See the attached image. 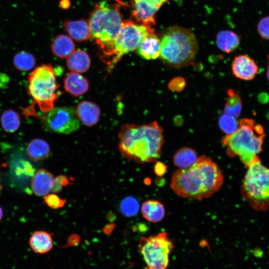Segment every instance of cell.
Here are the masks:
<instances>
[{
    "label": "cell",
    "mask_w": 269,
    "mask_h": 269,
    "mask_svg": "<svg viewBox=\"0 0 269 269\" xmlns=\"http://www.w3.org/2000/svg\"><path fill=\"white\" fill-rule=\"evenodd\" d=\"M65 90L75 97L85 94L89 89L87 79L78 72H71L66 75L64 82Z\"/></svg>",
    "instance_id": "obj_17"
},
{
    "label": "cell",
    "mask_w": 269,
    "mask_h": 269,
    "mask_svg": "<svg viewBox=\"0 0 269 269\" xmlns=\"http://www.w3.org/2000/svg\"><path fill=\"white\" fill-rule=\"evenodd\" d=\"M44 200L47 205L53 209L62 208L66 202L65 199L61 198L55 193L47 194Z\"/></svg>",
    "instance_id": "obj_30"
},
{
    "label": "cell",
    "mask_w": 269,
    "mask_h": 269,
    "mask_svg": "<svg viewBox=\"0 0 269 269\" xmlns=\"http://www.w3.org/2000/svg\"><path fill=\"white\" fill-rule=\"evenodd\" d=\"M154 33L151 27L138 24L130 20L123 21L119 33L106 56H105L112 70L125 54L136 50L144 39Z\"/></svg>",
    "instance_id": "obj_8"
},
{
    "label": "cell",
    "mask_w": 269,
    "mask_h": 269,
    "mask_svg": "<svg viewBox=\"0 0 269 269\" xmlns=\"http://www.w3.org/2000/svg\"><path fill=\"white\" fill-rule=\"evenodd\" d=\"M115 225L113 224H110L106 225L104 229L103 232L107 235L110 234L114 229Z\"/></svg>",
    "instance_id": "obj_36"
},
{
    "label": "cell",
    "mask_w": 269,
    "mask_h": 269,
    "mask_svg": "<svg viewBox=\"0 0 269 269\" xmlns=\"http://www.w3.org/2000/svg\"><path fill=\"white\" fill-rule=\"evenodd\" d=\"M3 215V210L0 206V221L1 220Z\"/></svg>",
    "instance_id": "obj_39"
},
{
    "label": "cell",
    "mask_w": 269,
    "mask_h": 269,
    "mask_svg": "<svg viewBox=\"0 0 269 269\" xmlns=\"http://www.w3.org/2000/svg\"><path fill=\"white\" fill-rule=\"evenodd\" d=\"M54 177L52 174L43 168L39 169L33 174L31 187L33 193L38 196L49 194L53 186Z\"/></svg>",
    "instance_id": "obj_13"
},
{
    "label": "cell",
    "mask_w": 269,
    "mask_h": 269,
    "mask_svg": "<svg viewBox=\"0 0 269 269\" xmlns=\"http://www.w3.org/2000/svg\"><path fill=\"white\" fill-rule=\"evenodd\" d=\"M26 153L28 157L33 161H39L47 159L50 153L48 143L40 138H34L29 142Z\"/></svg>",
    "instance_id": "obj_20"
},
{
    "label": "cell",
    "mask_w": 269,
    "mask_h": 269,
    "mask_svg": "<svg viewBox=\"0 0 269 269\" xmlns=\"http://www.w3.org/2000/svg\"><path fill=\"white\" fill-rule=\"evenodd\" d=\"M198 158L196 151L188 147L179 149L174 154V164L180 168H187L192 165Z\"/></svg>",
    "instance_id": "obj_24"
},
{
    "label": "cell",
    "mask_w": 269,
    "mask_h": 269,
    "mask_svg": "<svg viewBox=\"0 0 269 269\" xmlns=\"http://www.w3.org/2000/svg\"><path fill=\"white\" fill-rule=\"evenodd\" d=\"M186 84L185 79L181 77L172 79L169 83L168 87L173 92H180L183 90Z\"/></svg>",
    "instance_id": "obj_32"
},
{
    "label": "cell",
    "mask_w": 269,
    "mask_h": 269,
    "mask_svg": "<svg viewBox=\"0 0 269 269\" xmlns=\"http://www.w3.org/2000/svg\"><path fill=\"white\" fill-rule=\"evenodd\" d=\"M232 70L234 75L243 80L253 79L259 72V66L255 60L245 54L239 55L232 61Z\"/></svg>",
    "instance_id": "obj_12"
},
{
    "label": "cell",
    "mask_w": 269,
    "mask_h": 269,
    "mask_svg": "<svg viewBox=\"0 0 269 269\" xmlns=\"http://www.w3.org/2000/svg\"><path fill=\"white\" fill-rule=\"evenodd\" d=\"M44 123L49 131L59 134H69L80 128L79 119L71 107L53 108L48 113Z\"/></svg>",
    "instance_id": "obj_10"
},
{
    "label": "cell",
    "mask_w": 269,
    "mask_h": 269,
    "mask_svg": "<svg viewBox=\"0 0 269 269\" xmlns=\"http://www.w3.org/2000/svg\"><path fill=\"white\" fill-rule=\"evenodd\" d=\"M228 98L225 105L224 113L237 118L241 113L242 105L239 94L231 89L227 91Z\"/></svg>",
    "instance_id": "obj_27"
},
{
    "label": "cell",
    "mask_w": 269,
    "mask_h": 269,
    "mask_svg": "<svg viewBox=\"0 0 269 269\" xmlns=\"http://www.w3.org/2000/svg\"><path fill=\"white\" fill-rule=\"evenodd\" d=\"M67 66L72 72L84 73L91 65V59L88 53L84 50H75L67 58Z\"/></svg>",
    "instance_id": "obj_23"
},
{
    "label": "cell",
    "mask_w": 269,
    "mask_h": 269,
    "mask_svg": "<svg viewBox=\"0 0 269 269\" xmlns=\"http://www.w3.org/2000/svg\"><path fill=\"white\" fill-rule=\"evenodd\" d=\"M219 125L224 133L230 134L238 129L239 124L236 118L224 113L219 118Z\"/></svg>",
    "instance_id": "obj_28"
},
{
    "label": "cell",
    "mask_w": 269,
    "mask_h": 269,
    "mask_svg": "<svg viewBox=\"0 0 269 269\" xmlns=\"http://www.w3.org/2000/svg\"><path fill=\"white\" fill-rule=\"evenodd\" d=\"M267 58H268V64L267 75V78L269 81V55H267Z\"/></svg>",
    "instance_id": "obj_38"
},
{
    "label": "cell",
    "mask_w": 269,
    "mask_h": 269,
    "mask_svg": "<svg viewBox=\"0 0 269 269\" xmlns=\"http://www.w3.org/2000/svg\"><path fill=\"white\" fill-rule=\"evenodd\" d=\"M28 93L40 110L47 113L54 107L57 99L59 85L53 67L42 64L36 68L28 77Z\"/></svg>",
    "instance_id": "obj_6"
},
{
    "label": "cell",
    "mask_w": 269,
    "mask_h": 269,
    "mask_svg": "<svg viewBox=\"0 0 269 269\" xmlns=\"http://www.w3.org/2000/svg\"><path fill=\"white\" fill-rule=\"evenodd\" d=\"M29 245L36 254L47 253L51 251L53 247L52 235L45 231H35L29 238Z\"/></svg>",
    "instance_id": "obj_16"
},
{
    "label": "cell",
    "mask_w": 269,
    "mask_h": 269,
    "mask_svg": "<svg viewBox=\"0 0 269 269\" xmlns=\"http://www.w3.org/2000/svg\"><path fill=\"white\" fill-rule=\"evenodd\" d=\"M257 28L260 36L265 40H269V15L262 18Z\"/></svg>",
    "instance_id": "obj_31"
},
{
    "label": "cell",
    "mask_w": 269,
    "mask_h": 269,
    "mask_svg": "<svg viewBox=\"0 0 269 269\" xmlns=\"http://www.w3.org/2000/svg\"><path fill=\"white\" fill-rule=\"evenodd\" d=\"M0 124L3 130L6 133H12L16 131L20 125V119L18 114L11 109L5 110L0 117Z\"/></svg>",
    "instance_id": "obj_25"
},
{
    "label": "cell",
    "mask_w": 269,
    "mask_h": 269,
    "mask_svg": "<svg viewBox=\"0 0 269 269\" xmlns=\"http://www.w3.org/2000/svg\"><path fill=\"white\" fill-rule=\"evenodd\" d=\"M80 241V237L77 235H73L71 236L68 241V246H76Z\"/></svg>",
    "instance_id": "obj_35"
},
{
    "label": "cell",
    "mask_w": 269,
    "mask_h": 269,
    "mask_svg": "<svg viewBox=\"0 0 269 269\" xmlns=\"http://www.w3.org/2000/svg\"><path fill=\"white\" fill-rule=\"evenodd\" d=\"M160 40L155 33L148 35L137 50L138 55L144 59H155L160 55Z\"/></svg>",
    "instance_id": "obj_18"
},
{
    "label": "cell",
    "mask_w": 269,
    "mask_h": 269,
    "mask_svg": "<svg viewBox=\"0 0 269 269\" xmlns=\"http://www.w3.org/2000/svg\"><path fill=\"white\" fill-rule=\"evenodd\" d=\"M143 217L152 223L161 221L165 216V209L160 202L154 200L144 201L141 207Z\"/></svg>",
    "instance_id": "obj_22"
},
{
    "label": "cell",
    "mask_w": 269,
    "mask_h": 269,
    "mask_svg": "<svg viewBox=\"0 0 269 269\" xmlns=\"http://www.w3.org/2000/svg\"><path fill=\"white\" fill-rule=\"evenodd\" d=\"M223 180L222 171L216 163L209 157L202 155L189 167L175 171L170 185L180 197L201 200L219 190Z\"/></svg>",
    "instance_id": "obj_1"
},
{
    "label": "cell",
    "mask_w": 269,
    "mask_h": 269,
    "mask_svg": "<svg viewBox=\"0 0 269 269\" xmlns=\"http://www.w3.org/2000/svg\"><path fill=\"white\" fill-rule=\"evenodd\" d=\"M121 209L125 215L127 216H133L138 211V202L134 198L132 197L127 198L121 203Z\"/></svg>",
    "instance_id": "obj_29"
},
{
    "label": "cell",
    "mask_w": 269,
    "mask_h": 269,
    "mask_svg": "<svg viewBox=\"0 0 269 269\" xmlns=\"http://www.w3.org/2000/svg\"><path fill=\"white\" fill-rule=\"evenodd\" d=\"M173 246L166 232L141 238L138 247L147 265L145 269H166Z\"/></svg>",
    "instance_id": "obj_9"
},
{
    "label": "cell",
    "mask_w": 269,
    "mask_h": 269,
    "mask_svg": "<svg viewBox=\"0 0 269 269\" xmlns=\"http://www.w3.org/2000/svg\"><path fill=\"white\" fill-rule=\"evenodd\" d=\"M36 63L34 56L26 51H20L15 54L13 58V63L19 71L26 72L32 69Z\"/></svg>",
    "instance_id": "obj_26"
},
{
    "label": "cell",
    "mask_w": 269,
    "mask_h": 269,
    "mask_svg": "<svg viewBox=\"0 0 269 269\" xmlns=\"http://www.w3.org/2000/svg\"><path fill=\"white\" fill-rule=\"evenodd\" d=\"M198 47L197 39L192 31L174 25L162 32L159 56L169 65L183 67L193 62Z\"/></svg>",
    "instance_id": "obj_5"
},
{
    "label": "cell",
    "mask_w": 269,
    "mask_h": 269,
    "mask_svg": "<svg viewBox=\"0 0 269 269\" xmlns=\"http://www.w3.org/2000/svg\"><path fill=\"white\" fill-rule=\"evenodd\" d=\"M119 149L128 159L140 163L155 161L161 154L163 130L156 121L148 124H126L121 128Z\"/></svg>",
    "instance_id": "obj_2"
},
{
    "label": "cell",
    "mask_w": 269,
    "mask_h": 269,
    "mask_svg": "<svg viewBox=\"0 0 269 269\" xmlns=\"http://www.w3.org/2000/svg\"><path fill=\"white\" fill-rule=\"evenodd\" d=\"M238 129L222 138L227 152L231 157L238 156L242 163L248 166L260 160L258 155L262 151L266 134L263 127L250 119H242Z\"/></svg>",
    "instance_id": "obj_3"
},
{
    "label": "cell",
    "mask_w": 269,
    "mask_h": 269,
    "mask_svg": "<svg viewBox=\"0 0 269 269\" xmlns=\"http://www.w3.org/2000/svg\"><path fill=\"white\" fill-rule=\"evenodd\" d=\"M52 53L61 58H68L75 50L72 39L69 36L60 34L55 37L51 44Z\"/></svg>",
    "instance_id": "obj_19"
},
{
    "label": "cell",
    "mask_w": 269,
    "mask_h": 269,
    "mask_svg": "<svg viewBox=\"0 0 269 269\" xmlns=\"http://www.w3.org/2000/svg\"><path fill=\"white\" fill-rule=\"evenodd\" d=\"M65 30L75 40L82 42L91 39L89 21L86 19L67 20L63 23Z\"/></svg>",
    "instance_id": "obj_14"
},
{
    "label": "cell",
    "mask_w": 269,
    "mask_h": 269,
    "mask_svg": "<svg viewBox=\"0 0 269 269\" xmlns=\"http://www.w3.org/2000/svg\"><path fill=\"white\" fill-rule=\"evenodd\" d=\"M75 112L79 120L87 126H93L99 120L100 109L93 102L82 101L77 106Z\"/></svg>",
    "instance_id": "obj_15"
},
{
    "label": "cell",
    "mask_w": 269,
    "mask_h": 269,
    "mask_svg": "<svg viewBox=\"0 0 269 269\" xmlns=\"http://www.w3.org/2000/svg\"><path fill=\"white\" fill-rule=\"evenodd\" d=\"M2 188V186L0 182V192Z\"/></svg>",
    "instance_id": "obj_40"
},
{
    "label": "cell",
    "mask_w": 269,
    "mask_h": 269,
    "mask_svg": "<svg viewBox=\"0 0 269 269\" xmlns=\"http://www.w3.org/2000/svg\"><path fill=\"white\" fill-rule=\"evenodd\" d=\"M168 0H133L132 16L140 24L151 27L156 14Z\"/></svg>",
    "instance_id": "obj_11"
},
{
    "label": "cell",
    "mask_w": 269,
    "mask_h": 269,
    "mask_svg": "<svg viewBox=\"0 0 269 269\" xmlns=\"http://www.w3.org/2000/svg\"><path fill=\"white\" fill-rule=\"evenodd\" d=\"M241 192L255 210L263 211L269 207V168L260 160L248 166Z\"/></svg>",
    "instance_id": "obj_7"
},
{
    "label": "cell",
    "mask_w": 269,
    "mask_h": 269,
    "mask_svg": "<svg viewBox=\"0 0 269 269\" xmlns=\"http://www.w3.org/2000/svg\"><path fill=\"white\" fill-rule=\"evenodd\" d=\"M166 168V166L160 162H157L154 166L155 172L158 175L163 174L165 172Z\"/></svg>",
    "instance_id": "obj_33"
},
{
    "label": "cell",
    "mask_w": 269,
    "mask_h": 269,
    "mask_svg": "<svg viewBox=\"0 0 269 269\" xmlns=\"http://www.w3.org/2000/svg\"><path fill=\"white\" fill-rule=\"evenodd\" d=\"M123 4L119 0L115 2L102 0L95 5L91 12L88 21L91 38L104 56L109 52L121 29L123 21L120 9Z\"/></svg>",
    "instance_id": "obj_4"
},
{
    "label": "cell",
    "mask_w": 269,
    "mask_h": 269,
    "mask_svg": "<svg viewBox=\"0 0 269 269\" xmlns=\"http://www.w3.org/2000/svg\"><path fill=\"white\" fill-rule=\"evenodd\" d=\"M216 44L222 51L230 53L238 48L241 42V36L229 30L220 31L216 36Z\"/></svg>",
    "instance_id": "obj_21"
},
{
    "label": "cell",
    "mask_w": 269,
    "mask_h": 269,
    "mask_svg": "<svg viewBox=\"0 0 269 269\" xmlns=\"http://www.w3.org/2000/svg\"><path fill=\"white\" fill-rule=\"evenodd\" d=\"M71 5L69 0H61L60 1V6L63 9L68 8Z\"/></svg>",
    "instance_id": "obj_37"
},
{
    "label": "cell",
    "mask_w": 269,
    "mask_h": 269,
    "mask_svg": "<svg viewBox=\"0 0 269 269\" xmlns=\"http://www.w3.org/2000/svg\"><path fill=\"white\" fill-rule=\"evenodd\" d=\"M63 186L71 184L72 182L68 178L63 175H60L56 177Z\"/></svg>",
    "instance_id": "obj_34"
}]
</instances>
